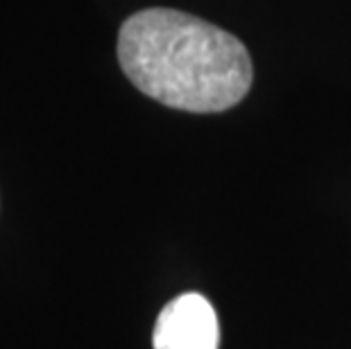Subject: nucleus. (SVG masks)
I'll use <instances>...</instances> for the list:
<instances>
[{
    "label": "nucleus",
    "instance_id": "f257e3e1",
    "mask_svg": "<svg viewBox=\"0 0 351 349\" xmlns=\"http://www.w3.org/2000/svg\"><path fill=\"white\" fill-rule=\"evenodd\" d=\"M118 62L141 93L191 114L236 107L254 80L250 53L238 36L168 7L136 12L125 21Z\"/></svg>",
    "mask_w": 351,
    "mask_h": 349
},
{
    "label": "nucleus",
    "instance_id": "f03ea898",
    "mask_svg": "<svg viewBox=\"0 0 351 349\" xmlns=\"http://www.w3.org/2000/svg\"><path fill=\"white\" fill-rule=\"evenodd\" d=\"M154 349H218L220 324L211 302L199 293H184L168 302L156 317Z\"/></svg>",
    "mask_w": 351,
    "mask_h": 349
}]
</instances>
